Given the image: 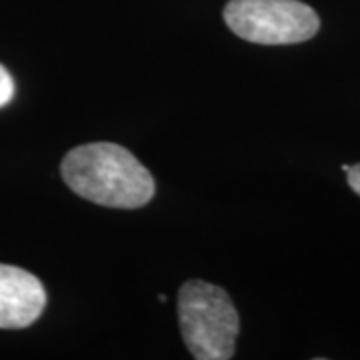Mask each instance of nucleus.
<instances>
[{
    "mask_svg": "<svg viewBox=\"0 0 360 360\" xmlns=\"http://www.w3.org/2000/svg\"><path fill=\"white\" fill-rule=\"evenodd\" d=\"M60 172L66 186L90 202L108 208H141L156 191L141 160L115 142H90L65 156Z\"/></svg>",
    "mask_w": 360,
    "mask_h": 360,
    "instance_id": "nucleus-1",
    "label": "nucleus"
},
{
    "mask_svg": "<svg viewBox=\"0 0 360 360\" xmlns=\"http://www.w3.org/2000/svg\"><path fill=\"white\" fill-rule=\"evenodd\" d=\"M180 333L196 360H229L234 356V342L240 319L231 296L217 284L188 281L179 292Z\"/></svg>",
    "mask_w": 360,
    "mask_h": 360,
    "instance_id": "nucleus-2",
    "label": "nucleus"
},
{
    "mask_svg": "<svg viewBox=\"0 0 360 360\" xmlns=\"http://www.w3.org/2000/svg\"><path fill=\"white\" fill-rule=\"evenodd\" d=\"M224 22L238 39L264 46L298 44L321 28L319 14L300 0H231Z\"/></svg>",
    "mask_w": 360,
    "mask_h": 360,
    "instance_id": "nucleus-3",
    "label": "nucleus"
},
{
    "mask_svg": "<svg viewBox=\"0 0 360 360\" xmlns=\"http://www.w3.org/2000/svg\"><path fill=\"white\" fill-rule=\"evenodd\" d=\"M46 307L44 286L28 270L0 264V328H26Z\"/></svg>",
    "mask_w": 360,
    "mask_h": 360,
    "instance_id": "nucleus-4",
    "label": "nucleus"
},
{
    "mask_svg": "<svg viewBox=\"0 0 360 360\" xmlns=\"http://www.w3.org/2000/svg\"><path fill=\"white\" fill-rule=\"evenodd\" d=\"M14 96V80L11 72L0 65V108L13 101Z\"/></svg>",
    "mask_w": 360,
    "mask_h": 360,
    "instance_id": "nucleus-5",
    "label": "nucleus"
},
{
    "mask_svg": "<svg viewBox=\"0 0 360 360\" xmlns=\"http://www.w3.org/2000/svg\"><path fill=\"white\" fill-rule=\"evenodd\" d=\"M347 174H348L347 179H348V184H350V188L360 196V162L359 165H354V167L348 168Z\"/></svg>",
    "mask_w": 360,
    "mask_h": 360,
    "instance_id": "nucleus-6",
    "label": "nucleus"
}]
</instances>
